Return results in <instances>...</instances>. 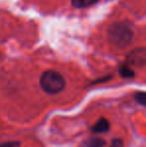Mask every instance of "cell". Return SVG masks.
<instances>
[{
	"label": "cell",
	"instance_id": "ba28073f",
	"mask_svg": "<svg viewBox=\"0 0 146 147\" xmlns=\"http://www.w3.org/2000/svg\"><path fill=\"white\" fill-rule=\"evenodd\" d=\"M134 98L137 103L146 107V92L144 91H138L134 94Z\"/></svg>",
	"mask_w": 146,
	"mask_h": 147
},
{
	"label": "cell",
	"instance_id": "277c9868",
	"mask_svg": "<svg viewBox=\"0 0 146 147\" xmlns=\"http://www.w3.org/2000/svg\"><path fill=\"white\" fill-rule=\"evenodd\" d=\"M110 129V123L106 118L101 117L91 128V131L93 133H104Z\"/></svg>",
	"mask_w": 146,
	"mask_h": 147
},
{
	"label": "cell",
	"instance_id": "3957f363",
	"mask_svg": "<svg viewBox=\"0 0 146 147\" xmlns=\"http://www.w3.org/2000/svg\"><path fill=\"white\" fill-rule=\"evenodd\" d=\"M127 62L130 65L138 67L146 66V48H138L131 51L127 57Z\"/></svg>",
	"mask_w": 146,
	"mask_h": 147
},
{
	"label": "cell",
	"instance_id": "5b68a950",
	"mask_svg": "<svg viewBox=\"0 0 146 147\" xmlns=\"http://www.w3.org/2000/svg\"><path fill=\"white\" fill-rule=\"evenodd\" d=\"M98 0H71V3L75 8H86L97 3Z\"/></svg>",
	"mask_w": 146,
	"mask_h": 147
},
{
	"label": "cell",
	"instance_id": "7a4b0ae2",
	"mask_svg": "<svg viewBox=\"0 0 146 147\" xmlns=\"http://www.w3.org/2000/svg\"><path fill=\"white\" fill-rule=\"evenodd\" d=\"M109 40L118 47H126L133 38V32L128 25L123 23H114L108 30Z\"/></svg>",
	"mask_w": 146,
	"mask_h": 147
},
{
	"label": "cell",
	"instance_id": "52a82bcc",
	"mask_svg": "<svg viewBox=\"0 0 146 147\" xmlns=\"http://www.w3.org/2000/svg\"><path fill=\"white\" fill-rule=\"evenodd\" d=\"M119 74L123 78H132L135 75L134 71L128 65H121L119 67Z\"/></svg>",
	"mask_w": 146,
	"mask_h": 147
},
{
	"label": "cell",
	"instance_id": "30bf717a",
	"mask_svg": "<svg viewBox=\"0 0 146 147\" xmlns=\"http://www.w3.org/2000/svg\"><path fill=\"white\" fill-rule=\"evenodd\" d=\"M109 147H124V142L120 138H116V139H113L111 141Z\"/></svg>",
	"mask_w": 146,
	"mask_h": 147
},
{
	"label": "cell",
	"instance_id": "8992f818",
	"mask_svg": "<svg viewBox=\"0 0 146 147\" xmlns=\"http://www.w3.org/2000/svg\"><path fill=\"white\" fill-rule=\"evenodd\" d=\"M86 147H104L106 145V141L103 138L92 137L86 141Z\"/></svg>",
	"mask_w": 146,
	"mask_h": 147
},
{
	"label": "cell",
	"instance_id": "9c48e42d",
	"mask_svg": "<svg viewBox=\"0 0 146 147\" xmlns=\"http://www.w3.org/2000/svg\"><path fill=\"white\" fill-rule=\"evenodd\" d=\"M19 141H7L0 143V147H20Z\"/></svg>",
	"mask_w": 146,
	"mask_h": 147
},
{
	"label": "cell",
	"instance_id": "6da1fadb",
	"mask_svg": "<svg viewBox=\"0 0 146 147\" xmlns=\"http://www.w3.org/2000/svg\"><path fill=\"white\" fill-rule=\"evenodd\" d=\"M65 79L59 72L55 70H47L40 77V86L43 91L48 94H57L65 87Z\"/></svg>",
	"mask_w": 146,
	"mask_h": 147
}]
</instances>
